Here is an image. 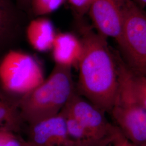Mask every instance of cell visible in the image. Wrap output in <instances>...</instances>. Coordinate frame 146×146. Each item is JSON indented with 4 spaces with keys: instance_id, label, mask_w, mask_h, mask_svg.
Segmentation results:
<instances>
[{
    "instance_id": "6da1fadb",
    "label": "cell",
    "mask_w": 146,
    "mask_h": 146,
    "mask_svg": "<svg viewBox=\"0 0 146 146\" xmlns=\"http://www.w3.org/2000/svg\"><path fill=\"white\" fill-rule=\"evenodd\" d=\"M81 34L82 52L78 64L76 92L106 113H110L119 84L116 52L107 38L100 34L84 19L76 20Z\"/></svg>"
},
{
    "instance_id": "7a4b0ae2",
    "label": "cell",
    "mask_w": 146,
    "mask_h": 146,
    "mask_svg": "<svg viewBox=\"0 0 146 146\" xmlns=\"http://www.w3.org/2000/svg\"><path fill=\"white\" fill-rule=\"evenodd\" d=\"M72 68L55 64L49 76L20 98L21 116L28 125L58 114L76 92Z\"/></svg>"
},
{
    "instance_id": "3957f363",
    "label": "cell",
    "mask_w": 146,
    "mask_h": 146,
    "mask_svg": "<svg viewBox=\"0 0 146 146\" xmlns=\"http://www.w3.org/2000/svg\"><path fill=\"white\" fill-rule=\"evenodd\" d=\"M119 84L110 114L114 125L125 138L137 146L146 142V109L136 94L132 73L120 54L116 52Z\"/></svg>"
},
{
    "instance_id": "277c9868",
    "label": "cell",
    "mask_w": 146,
    "mask_h": 146,
    "mask_svg": "<svg viewBox=\"0 0 146 146\" xmlns=\"http://www.w3.org/2000/svg\"><path fill=\"white\" fill-rule=\"evenodd\" d=\"M121 10L123 22L117 42L120 56L133 74L146 75V12L133 0Z\"/></svg>"
},
{
    "instance_id": "5b68a950",
    "label": "cell",
    "mask_w": 146,
    "mask_h": 146,
    "mask_svg": "<svg viewBox=\"0 0 146 146\" xmlns=\"http://www.w3.org/2000/svg\"><path fill=\"white\" fill-rule=\"evenodd\" d=\"M44 80L42 68L31 55L11 49L0 58V87L17 98L30 92Z\"/></svg>"
},
{
    "instance_id": "8992f818",
    "label": "cell",
    "mask_w": 146,
    "mask_h": 146,
    "mask_svg": "<svg viewBox=\"0 0 146 146\" xmlns=\"http://www.w3.org/2000/svg\"><path fill=\"white\" fill-rule=\"evenodd\" d=\"M62 110L72 115L101 146L111 145L119 131L100 110L76 92Z\"/></svg>"
},
{
    "instance_id": "52a82bcc",
    "label": "cell",
    "mask_w": 146,
    "mask_h": 146,
    "mask_svg": "<svg viewBox=\"0 0 146 146\" xmlns=\"http://www.w3.org/2000/svg\"><path fill=\"white\" fill-rule=\"evenodd\" d=\"M31 146H81L68 135L64 115L58 114L28 125Z\"/></svg>"
},
{
    "instance_id": "ba28073f",
    "label": "cell",
    "mask_w": 146,
    "mask_h": 146,
    "mask_svg": "<svg viewBox=\"0 0 146 146\" xmlns=\"http://www.w3.org/2000/svg\"><path fill=\"white\" fill-rule=\"evenodd\" d=\"M88 14L96 31L117 42L122 31L123 15L115 0H94Z\"/></svg>"
},
{
    "instance_id": "9c48e42d",
    "label": "cell",
    "mask_w": 146,
    "mask_h": 146,
    "mask_svg": "<svg viewBox=\"0 0 146 146\" xmlns=\"http://www.w3.org/2000/svg\"><path fill=\"white\" fill-rule=\"evenodd\" d=\"M21 31L20 9L12 0H0V54L14 48Z\"/></svg>"
},
{
    "instance_id": "30bf717a",
    "label": "cell",
    "mask_w": 146,
    "mask_h": 146,
    "mask_svg": "<svg viewBox=\"0 0 146 146\" xmlns=\"http://www.w3.org/2000/svg\"><path fill=\"white\" fill-rule=\"evenodd\" d=\"M83 49L80 38L70 33L56 34L52 44V58L55 64L78 67Z\"/></svg>"
},
{
    "instance_id": "8fae6325",
    "label": "cell",
    "mask_w": 146,
    "mask_h": 146,
    "mask_svg": "<svg viewBox=\"0 0 146 146\" xmlns=\"http://www.w3.org/2000/svg\"><path fill=\"white\" fill-rule=\"evenodd\" d=\"M56 35L52 21L42 16L30 21L26 29L28 42L34 49L39 52L52 49Z\"/></svg>"
},
{
    "instance_id": "7c38bea8",
    "label": "cell",
    "mask_w": 146,
    "mask_h": 146,
    "mask_svg": "<svg viewBox=\"0 0 146 146\" xmlns=\"http://www.w3.org/2000/svg\"><path fill=\"white\" fill-rule=\"evenodd\" d=\"M20 98L7 93L0 87V129L20 133L24 125L19 108Z\"/></svg>"
},
{
    "instance_id": "4fadbf2b",
    "label": "cell",
    "mask_w": 146,
    "mask_h": 146,
    "mask_svg": "<svg viewBox=\"0 0 146 146\" xmlns=\"http://www.w3.org/2000/svg\"><path fill=\"white\" fill-rule=\"evenodd\" d=\"M66 0H29V11L36 17L49 14L58 9Z\"/></svg>"
},
{
    "instance_id": "5bb4252c",
    "label": "cell",
    "mask_w": 146,
    "mask_h": 146,
    "mask_svg": "<svg viewBox=\"0 0 146 146\" xmlns=\"http://www.w3.org/2000/svg\"><path fill=\"white\" fill-rule=\"evenodd\" d=\"M14 131L0 129V146H27L28 142Z\"/></svg>"
},
{
    "instance_id": "9a60e30c",
    "label": "cell",
    "mask_w": 146,
    "mask_h": 146,
    "mask_svg": "<svg viewBox=\"0 0 146 146\" xmlns=\"http://www.w3.org/2000/svg\"><path fill=\"white\" fill-rule=\"evenodd\" d=\"M132 79L136 94L146 109V75H135L132 73Z\"/></svg>"
},
{
    "instance_id": "2e32d148",
    "label": "cell",
    "mask_w": 146,
    "mask_h": 146,
    "mask_svg": "<svg viewBox=\"0 0 146 146\" xmlns=\"http://www.w3.org/2000/svg\"><path fill=\"white\" fill-rule=\"evenodd\" d=\"M76 17V20L84 19L88 14L94 0H67Z\"/></svg>"
},
{
    "instance_id": "e0dca14e",
    "label": "cell",
    "mask_w": 146,
    "mask_h": 146,
    "mask_svg": "<svg viewBox=\"0 0 146 146\" xmlns=\"http://www.w3.org/2000/svg\"><path fill=\"white\" fill-rule=\"evenodd\" d=\"M111 146H137L128 141L120 131L115 136L114 140L111 144Z\"/></svg>"
},
{
    "instance_id": "ac0fdd59",
    "label": "cell",
    "mask_w": 146,
    "mask_h": 146,
    "mask_svg": "<svg viewBox=\"0 0 146 146\" xmlns=\"http://www.w3.org/2000/svg\"><path fill=\"white\" fill-rule=\"evenodd\" d=\"M16 5L20 9L29 11V0H16Z\"/></svg>"
},
{
    "instance_id": "d6986e66",
    "label": "cell",
    "mask_w": 146,
    "mask_h": 146,
    "mask_svg": "<svg viewBox=\"0 0 146 146\" xmlns=\"http://www.w3.org/2000/svg\"><path fill=\"white\" fill-rule=\"evenodd\" d=\"M137 5L143 8L146 5V0H133Z\"/></svg>"
},
{
    "instance_id": "ffe728a7",
    "label": "cell",
    "mask_w": 146,
    "mask_h": 146,
    "mask_svg": "<svg viewBox=\"0 0 146 146\" xmlns=\"http://www.w3.org/2000/svg\"><path fill=\"white\" fill-rule=\"evenodd\" d=\"M115 1L121 8L123 5H125L129 0H115Z\"/></svg>"
},
{
    "instance_id": "44dd1931",
    "label": "cell",
    "mask_w": 146,
    "mask_h": 146,
    "mask_svg": "<svg viewBox=\"0 0 146 146\" xmlns=\"http://www.w3.org/2000/svg\"><path fill=\"white\" fill-rule=\"evenodd\" d=\"M141 146H146V143H145L143 145H141Z\"/></svg>"
},
{
    "instance_id": "7402d4cb",
    "label": "cell",
    "mask_w": 146,
    "mask_h": 146,
    "mask_svg": "<svg viewBox=\"0 0 146 146\" xmlns=\"http://www.w3.org/2000/svg\"><path fill=\"white\" fill-rule=\"evenodd\" d=\"M2 55H3V54H0V58H1V56Z\"/></svg>"
},
{
    "instance_id": "603a6c76",
    "label": "cell",
    "mask_w": 146,
    "mask_h": 146,
    "mask_svg": "<svg viewBox=\"0 0 146 146\" xmlns=\"http://www.w3.org/2000/svg\"><path fill=\"white\" fill-rule=\"evenodd\" d=\"M31 146L30 145H29V143H28V146Z\"/></svg>"
}]
</instances>
